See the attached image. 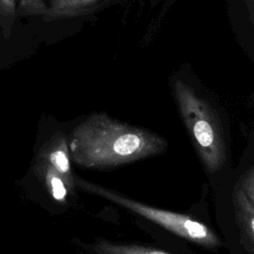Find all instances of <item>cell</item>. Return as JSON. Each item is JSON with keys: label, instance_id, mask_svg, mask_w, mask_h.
<instances>
[{"label": "cell", "instance_id": "13", "mask_svg": "<svg viewBox=\"0 0 254 254\" xmlns=\"http://www.w3.org/2000/svg\"><path fill=\"white\" fill-rule=\"evenodd\" d=\"M163 0H150V2H151V4L152 5H157V4H159L160 2H162Z\"/></svg>", "mask_w": 254, "mask_h": 254}, {"label": "cell", "instance_id": "9", "mask_svg": "<svg viewBox=\"0 0 254 254\" xmlns=\"http://www.w3.org/2000/svg\"><path fill=\"white\" fill-rule=\"evenodd\" d=\"M240 188L244 190L248 199L254 206V166L250 167L241 177Z\"/></svg>", "mask_w": 254, "mask_h": 254}, {"label": "cell", "instance_id": "5", "mask_svg": "<svg viewBox=\"0 0 254 254\" xmlns=\"http://www.w3.org/2000/svg\"><path fill=\"white\" fill-rule=\"evenodd\" d=\"M233 205L236 220L244 239L250 249L254 251V206L240 186H237L233 192Z\"/></svg>", "mask_w": 254, "mask_h": 254}, {"label": "cell", "instance_id": "8", "mask_svg": "<svg viewBox=\"0 0 254 254\" xmlns=\"http://www.w3.org/2000/svg\"><path fill=\"white\" fill-rule=\"evenodd\" d=\"M17 16V0H0V25L5 24V28L9 29Z\"/></svg>", "mask_w": 254, "mask_h": 254}, {"label": "cell", "instance_id": "11", "mask_svg": "<svg viewBox=\"0 0 254 254\" xmlns=\"http://www.w3.org/2000/svg\"><path fill=\"white\" fill-rule=\"evenodd\" d=\"M51 187H52L53 195L56 199L62 200L65 197L66 190H65L64 183L61 181L60 178L53 177L52 180H51Z\"/></svg>", "mask_w": 254, "mask_h": 254}, {"label": "cell", "instance_id": "7", "mask_svg": "<svg viewBox=\"0 0 254 254\" xmlns=\"http://www.w3.org/2000/svg\"><path fill=\"white\" fill-rule=\"evenodd\" d=\"M18 15L20 16H46L49 6L44 0H19Z\"/></svg>", "mask_w": 254, "mask_h": 254}, {"label": "cell", "instance_id": "2", "mask_svg": "<svg viewBox=\"0 0 254 254\" xmlns=\"http://www.w3.org/2000/svg\"><path fill=\"white\" fill-rule=\"evenodd\" d=\"M173 91L183 121L208 173L219 171L226 160L225 142L218 115L209 102L181 78Z\"/></svg>", "mask_w": 254, "mask_h": 254}, {"label": "cell", "instance_id": "3", "mask_svg": "<svg viewBox=\"0 0 254 254\" xmlns=\"http://www.w3.org/2000/svg\"><path fill=\"white\" fill-rule=\"evenodd\" d=\"M85 187L113 203L160 225L191 243L206 248H217L220 246V239L211 228L190 215L157 208L98 186L86 184Z\"/></svg>", "mask_w": 254, "mask_h": 254}, {"label": "cell", "instance_id": "1", "mask_svg": "<svg viewBox=\"0 0 254 254\" xmlns=\"http://www.w3.org/2000/svg\"><path fill=\"white\" fill-rule=\"evenodd\" d=\"M81 160L90 166H119L164 152L167 141L148 129L95 115L80 133Z\"/></svg>", "mask_w": 254, "mask_h": 254}, {"label": "cell", "instance_id": "12", "mask_svg": "<svg viewBox=\"0 0 254 254\" xmlns=\"http://www.w3.org/2000/svg\"><path fill=\"white\" fill-rule=\"evenodd\" d=\"M249 4H250V8L252 10V14H253V17H254V0H248Z\"/></svg>", "mask_w": 254, "mask_h": 254}, {"label": "cell", "instance_id": "4", "mask_svg": "<svg viewBox=\"0 0 254 254\" xmlns=\"http://www.w3.org/2000/svg\"><path fill=\"white\" fill-rule=\"evenodd\" d=\"M120 0H51L45 21L91 15Z\"/></svg>", "mask_w": 254, "mask_h": 254}, {"label": "cell", "instance_id": "6", "mask_svg": "<svg viewBox=\"0 0 254 254\" xmlns=\"http://www.w3.org/2000/svg\"><path fill=\"white\" fill-rule=\"evenodd\" d=\"M96 250L99 254H172L164 250L138 244H117L111 242L98 243Z\"/></svg>", "mask_w": 254, "mask_h": 254}, {"label": "cell", "instance_id": "10", "mask_svg": "<svg viewBox=\"0 0 254 254\" xmlns=\"http://www.w3.org/2000/svg\"><path fill=\"white\" fill-rule=\"evenodd\" d=\"M51 163L60 173H67L69 170L68 159L64 152L63 151H55L51 154L50 157Z\"/></svg>", "mask_w": 254, "mask_h": 254}]
</instances>
